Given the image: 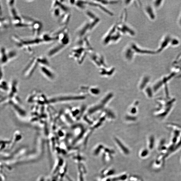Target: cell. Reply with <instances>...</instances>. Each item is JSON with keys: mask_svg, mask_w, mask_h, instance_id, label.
Listing matches in <instances>:
<instances>
[{"mask_svg": "<svg viewBox=\"0 0 181 181\" xmlns=\"http://www.w3.org/2000/svg\"><path fill=\"white\" fill-rule=\"evenodd\" d=\"M12 39L18 48L30 54L33 52L32 46L44 43L40 36L24 38L14 35L12 36Z\"/></svg>", "mask_w": 181, "mask_h": 181, "instance_id": "obj_1", "label": "cell"}, {"mask_svg": "<svg viewBox=\"0 0 181 181\" xmlns=\"http://www.w3.org/2000/svg\"><path fill=\"white\" fill-rule=\"evenodd\" d=\"M9 14L11 18V22L14 26L15 27L26 28L23 16L19 14L15 6V1L9 0L6 1Z\"/></svg>", "mask_w": 181, "mask_h": 181, "instance_id": "obj_2", "label": "cell"}, {"mask_svg": "<svg viewBox=\"0 0 181 181\" xmlns=\"http://www.w3.org/2000/svg\"><path fill=\"white\" fill-rule=\"evenodd\" d=\"M23 17L27 28L31 29L33 36H39L43 27L42 23L39 20L29 16H23Z\"/></svg>", "mask_w": 181, "mask_h": 181, "instance_id": "obj_3", "label": "cell"}, {"mask_svg": "<svg viewBox=\"0 0 181 181\" xmlns=\"http://www.w3.org/2000/svg\"><path fill=\"white\" fill-rule=\"evenodd\" d=\"M86 50V49L83 47L76 45L71 50L69 56L78 63H80L82 62L85 56Z\"/></svg>", "mask_w": 181, "mask_h": 181, "instance_id": "obj_4", "label": "cell"}, {"mask_svg": "<svg viewBox=\"0 0 181 181\" xmlns=\"http://www.w3.org/2000/svg\"><path fill=\"white\" fill-rule=\"evenodd\" d=\"M66 47L65 46L57 42L48 50L47 53V56L49 57H54L61 52Z\"/></svg>", "mask_w": 181, "mask_h": 181, "instance_id": "obj_5", "label": "cell"}, {"mask_svg": "<svg viewBox=\"0 0 181 181\" xmlns=\"http://www.w3.org/2000/svg\"><path fill=\"white\" fill-rule=\"evenodd\" d=\"M8 54V49L3 46L0 47V64L5 65L10 62Z\"/></svg>", "mask_w": 181, "mask_h": 181, "instance_id": "obj_6", "label": "cell"}, {"mask_svg": "<svg viewBox=\"0 0 181 181\" xmlns=\"http://www.w3.org/2000/svg\"><path fill=\"white\" fill-rule=\"evenodd\" d=\"M69 3L71 6L76 7L79 10H83L85 8V5L86 3L82 1L70 0Z\"/></svg>", "mask_w": 181, "mask_h": 181, "instance_id": "obj_7", "label": "cell"}, {"mask_svg": "<svg viewBox=\"0 0 181 181\" xmlns=\"http://www.w3.org/2000/svg\"><path fill=\"white\" fill-rule=\"evenodd\" d=\"M9 24L10 22L8 19L0 16V30L8 28Z\"/></svg>", "mask_w": 181, "mask_h": 181, "instance_id": "obj_8", "label": "cell"}, {"mask_svg": "<svg viewBox=\"0 0 181 181\" xmlns=\"http://www.w3.org/2000/svg\"><path fill=\"white\" fill-rule=\"evenodd\" d=\"M2 8L1 3L0 2V16H2Z\"/></svg>", "mask_w": 181, "mask_h": 181, "instance_id": "obj_9", "label": "cell"}, {"mask_svg": "<svg viewBox=\"0 0 181 181\" xmlns=\"http://www.w3.org/2000/svg\"><path fill=\"white\" fill-rule=\"evenodd\" d=\"M180 21H179V22H180V24H181V17H180Z\"/></svg>", "mask_w": 181, "mask_h": 181, "instance_id": "obj_10", "label": "cell"}, {"mask_svg": "<svg viewBox=\"0 0 181 181\" xmlns=\"http://www.w3.org/2000/svg\"></svg>", "mask_w": 181, "mask_h": 181, "instance_id": "obj_11", "label": "cell"}]
</instances>
